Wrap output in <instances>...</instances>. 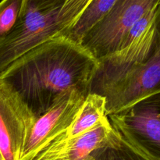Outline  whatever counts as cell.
Wrapping results in <instances>:
<instances>
[{
    "label": "cell",
    "mask_w": 160,
    "mask_h": 160,
    "mask_svg": "<svg viewBox=\"0 0 160 160\" xmlns=\"http://www.w3.org/2000/svg\"><path fill=\"white\" fill-rule=\"evenodd\" d=\"M35 119L13 88L0 78V152L4 160H20Z\"/></svg>",
    "instance_id": "obj_6"
},
{
    "label": "cell",
    "mask_w": 160,
    "mask_h": 160,
    "mask_svg": "<svg viewBox=\"0 0 160 160\" xmlns=\"http://www.w3.org/2000/svg\"><path fill=\"white\" fill-rule=\"evenodd\" d=\"M23 0L0 1V39L13 29L20 16Z\"/></svg>",
    "instance_id": "obj_12"
},
{
    "label": "cell",
    "mask_w": 160,
    "mask_h": 160,
    "mask_svg": "<svg viewBox=\"0 0 160 160\" xmlns=\"http://www.w3.org/2000/svg\"><path fill=\"white\" fill-rule=\"evenodd\" d=\"M93 0H62L58 14V21L60 27V37L68 31L79 20L83 12Z\"/></svg>",
    "instance_id": "obj_11"
},
{
    "label": "cell",
    "mask_w": 160,
    "mask_h": 160,
    "mask_svg": "<svg viewBox=\"0 0 160 160\" xmlns=\"http://www.w3.org/2000/svg\"><path fill=\"white\" fill-rule=\"evenodd\" d=\"M106 117V98L96 93H88L70 128L60 137L73 138L84 134L98 125Z\"/></svg>",
    "instance_id": "obj_8"
},
{
    "label": "cell",
    "mask_w": 160,
    "mask_h": 160,
    "mask_svg": "<svg viewBox=\"0 0 160 160\" xmlns=\"http://www.w3.org/2000/svg\"><path fill=\"white\" fill-rule=\"evenodd\" d=\"M0 160H4V158H3L1 152H0Z\"/></svg>",
    "instance_id": "obj_14"
},
{
    "label": "cell",
    "mask_w": 160,
    "mask_h": 160,
    "mask_svg": "<svg viewBox=\"0 0 160 160\" xmlns=\"http://www.w3.org/2000/svg\"><path fill=\"white\" fill-rule=\"evenodd\" d=\"M117 2V0H93L76 23L62 37L80 44L89 30L109 12Z\"/></svg>",
    "instance_id": "obj_9"
},
{
    "label": "cell",
    "mask_w": 160,
    "mask_h": 160,
    "mask_svg": "<svg viewBox=\"0 0 160 160\" xmlns=\"http://www.w3.org/2000/svg\"><path fill=\"white\" fill-rule=\"evenodd\" d=\"M88 95L72 91L42 115L36 117L23 143L20 160H31L65 134L76 118Z\"/></svg>",
    "instance_id": "obj_5"
},
{
    "label": "cell",
    "mask_w": 160,
    "mask_h": 160,
    "mask_svg": "<svg viewBox=\"0 0 160 160\" xmlns=\"http://www.w3.org/2000/svg\"><path fill=\"white\" fill-rule=\"evenodd\" d=\"M159 5L160 4L156 6V7H154L153 9H152L151 10H149L148 12H147L145 14H144V15L142 16L138 20H137L136 23L130 28V30L128 31L126 35H125L124 38H123V42H122L121 45H120V49L119 50L123 49V48L129 46L133 42H134L138 38L140 37V36L146 31L147 28L149 27V25L151 24L152 22L153 21V20H154L155 17H156Z\"/></svg>",
    "instance_id": "obj_13"
},
{
    "label": "cell",
    "mask_w": 160,
    "mask_h": 160,
    "mask_svg": "<svg viewBox=\"0 0 160 160\" xmlns=\"http://www.w3.org/2000/svg\"><path fill=\"white\" fill-rule=\"evenodd\" d=\"M113 129L151 160H160V92L108 116Z\"/></svg>",
    "instance_id": "obj_4"
},
{
    "label": "cell",
    "mask_w": 160,
    "mask_h": 160,
    "mask_svg": "<svg viewBox=\"0 0 160 160\" xmlns=\"http://www.w3.org/2000/svg\"><path fill=\"white\" fill-rule=\"evenodd\" d=\"M92 156L95 160H151L127 142L115 130L109 142L95 150Z\"/></svg>",
    "instance_id": "obj_10"
},
{
    "label": "cell",
    "mask_w": 160,
    "mask_h": 160,
    "mask_svg": "<svg viewBox=\"0 0 160 160\" xmlns=\"http://www.w3.org/2000/svg\"><path fill=\"white\" fill-rule=\"evenodd\" d=\"M113 131L106 117L84 134L73 138H58L31 160H95L92 153L109 142Z\"/></svg>",
    "instance_id": "obj_7"
},
{
    "label": "cell",
    "mask_w": 160,
    "mask_h": 160,
    "mask_svg": "<svg viewBox=\"0 0 160 160\" xmlns=\"http://www.w3.org/2000/svg\"><path fill=\"white\" fill-rule=\"evenodd\" d=\"M160 0H117L109 12L83 37L80 44L97 60L120 49L130 28Z\"/></svg>",
    "instance_id": "obj_3"
},
{
    "label": "cell",
    "mask_w": 160,
    "mask_h": 160,
    "mask_svg": "<svg viewBox=\"0 0 160 160\" xmlns=\"http://www.w3.org/2000/svg\"><path fill=\"white\" fill-rule=\"evenodd\" d=\"M98 67V60L81 44L60 36L17 59L0 78L38 117L72 91L88 95Z\"/></svg>",
    "instance_id": "obj_1"
},
{
    "label": "cell",
    "mask_w": 160,
    "mask_h": 160,
    "mask_svg": "<svg viewBox=\"0 0 160 160\" xmlns=\"http://www.w3.org/2000/svg\"><path fill=\"white\" fill-rule=\"evenodd\" d=\"M156 22L157 35L149 53L102 94L106 99L107 117L160 92V5Z\"/></svg>",
    "instance_id": "obj_2"
}]
</instances>
